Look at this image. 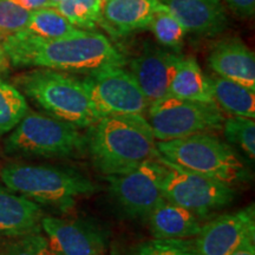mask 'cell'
<instances>
[{
    "instance_id": "obj_34",
    "label": "cell",
    "mask_w": 255,
    "mask_h": 255,
    "mask_svg": "<svg viewBox=\"0 0 255 255\" xmlns=\"http://www.w3.org/2000/svg\"><path fill=\"white\" fill-rule=\"evenodd\" d=\"M113 255H115V254H113Z\"/></svg>"
},
{
    "instance_id": "obj_2",
    "label": "cell",
    "mask_w": 255,
    "mask_h": 255,
    "mask_svg": "<svg viewBox=\"0 0 255 255\" xmlns=\"http://www.w3.org/2000/svg\"><path fill=\"white\" fill-rule=\"evenodd\" d=\"M87 149L105 176L126 173L159 155L148 120L141 115H110L89 127Z\"/></svg>"
},
{
    "instance_id": "obj_7",
    "label": "cell",
    "mask_w": 255,
    "mask_h": 255,
    "mask_svg": "<svg viewBox=\"0 0 255 255\" xmlns=\"http://www.w3.org/2000/svg\"><path fill=\"white\" fill-rule=\"evenodd\" d=\"M148 122L156 141H170L222 130L225 117L214 103L188 101L167 95L150 103Z\"/></svg>"
},
{
    "instance_id": "obj_4",
    "label": "cell",
    "mask_w": 255,
    "mask_h": 255,
    "mask_svg": "<svg viewBox=\"0 0 255 255\" xmlns=\"http://www.w3.org/2000/svg\"><path fill=\"white\" fill-rule=\"evenodd\" d=\"M8 189L38 205L68 209L79 197L97 190L94 182L77 170L52 165L9 164L0 173Z\"/></svg>"
},
{
    "instance_id": "obj_26",
    "label": "cell",
    "mask_w": 255,
    "mask_h": 255,
    "mask_svg": "<svg viewBox=\"0 0 255 255\" xmlns=\"http://www.w3.org/2000/svg\"><path fill=\"white\" fill-rule=\"evenodd\" d=\"M0 255H58L41 231L12 237L0 246Z\"/></svg>"
},
{
    "instance_id": "obj_6",
    "label": "cell",
    "mask_w": 255,
    "mask_h": 255,
    "mask_svg": "<svg viewBox=\"0 0 255 255\" xmlns=\"http://www.w3.org/2000/svg\"><path fill=\"white\" fill-rule=\"evenodd\" d=\"M8 133L4 149L13 156L62 158L83 154L87 149L79 128L49 114L28 110Z\"/></svg>"
},
{
    "instance_id": "obj_1",
    "label": "cell",
    "mask_w": 255,
    "mask_h": 255,
    "mask_svg": "<svg viewBox=\"0 0 255 255\" xmlns=\"http://www.w3.org/2000/svg\"><path fill=\"white\" fill-rule=\"evenodd\" d=\"M1 47L14 66L90 73L105 66L126 64L122 53L104 34L79 28L55 39H44L21 30L4 38Z\"/></svg>"
},
{
    "instance_id": "obj_12",
    "label": "cell",
    "mask_w": 255,
    "mask_h": 255,
    "mask_svg": "<svg viewBox=\"0 0 255 255\" xmlns=\"http://www.w3.org/2000/svg\"><path fill=\"white\" fill-rule=\"evenodd\" d=\"M254 239L255 212L252 205L202 225L194 245L197 255H229L246 241Z\"/></svg>"
},
{
    "instance_id": "obj_25",
    "label": "cell",
    "mask_w": 255,
    "mask_h": 255,
    "mask_svg": "<svg viewBox=\"0 0 255 255\" xmlns=\"http://www.w3.org/2000/svg\"><path fill=\"white\" fill-rule=\"evenodd\" d=\"M223 135L228 144L237 145L248 158L255 157V122L253 119L232 116L223 121Z\"/></svg>"
},
{
    "instance_id": "obj_31",
    "label": "cell",
    "mask_w": 255,
    "mask_h": 255,
    "mask_svg": "<svg viewBox=\"0 0 255 255\" xmlns=\"http://www.w3.org/2000/svg\"><path fill=\"white\" fill-rule=\"evenodd\" d=\"M255 240H248L229 255H255Z\"/></svg>"
},
{
    "instance_id": "obj_11",
    "label": "cell",
    "mask_w": 255,
    "mask_h": 255,
    "mask_svg": "<svg viewBox=\"0 0 255 255\" xmlns=\"http://www.w3.org/2000/svg\"><path fill=\"white\" fill-rule=\"evenodd\" d=\"M40 227L58 255H104L107 252V232L92 221L44 216Z\"/></svg>"
},
{
    "instance_id": "obj_21",
    "label": "cell",
    "mask_w": 255,
    "mask_h": 255,
    "mask_svg": "<svg viewBox=\"0 0 255 255\" xmlns=\"http://www.w3.org/2000/svg\"><path fill=\"white\" fill-rule=\"evenodd\" d=\"M27 111L24 95L0 76V136L11 132Z\"/></svg>"
},
{
    "instance_id": "obj_24",
    "label": "cell",
    "mask_w": 255,
    "mask_h": 255,
    "mask_svg": "<svg viewBox=\"0 0 255 255\" xmlns=\"http://www.w3.org/2000/svg\"><path fill=\"white\" fill-rule=\"evenodd\" d=\"M156 40L161 45L173 51H180L183 45L187 31L183 25L162 5L157 8L149 24Z\"/></svg>"
},
{
    "instance_id": "obj_8",
    "label": "cell",
    "mask_w": 255,
    "mask_h": 255,
    "mask_svg": "<svg viewBox=\"0 0 255 255\" xmlns=\"http://www.w3.org/2000/svg\"><path fill=\"white\" fill-rule=\"evenodd\" d=\"M82 81L100 119L110 115L144 116L150 105L131 72L123 66L95 70Z\"/></svg>"
},
{
    "instance_id": "obj_5",
    "label": "cell",
    "mask_w": 255,
    "mask_h": 255,
    "mask_svg": "<svg viewBox=\"0 0 255 255\" xmlns=\"http://www.w3.org/2000/svg\"><path fill=\"white\" fill-rule=\"evenodd\" d=\"M159 154L178 167L229 184L245 180L247 168L235 149L212 133L157 141Z\"/></svg>"
},
{
    "instance_id": "obj_14",
    "label": "cell",
    "mask_w": 255,
    "mask_h": 255,
    "mask_svg": "<svg viewBox=\"0 0 255 255\" xmlns=\"http://www.w3.org/2000/svg\"><path fill=\"white\" fill-rule=\"evenodd\" d=\"M187 32L214 36L227 25L221 0H159Z\"/></svg>"
},
{
    "instance_id": "obj_13",
    "label": "cell",
    "mask_w": 255,
    "mask_h": 255,
    "mask_svg": "<svg viewBox=\"0 0 255 255\" xmlns=\"http://www.w3.org/2000/svg\"><path fill=\"white\" fill-rule=\"evenodd\" d=\"M182 58L177 51L149 46L130 63V72L149 103L169 95L171 81Z\"/></svg>"
},
{
    "instance_id": "obj_29",
    "label": "cell",
    "mask_w": 255,
    "mask_h": 255,
    "mask_svg": "<svg viewBox=\"0 0 255 255\" xmlns=\"http://www.w3.org/2000/svg\"><path fill=\"white\" fill-rule=\"evenodd\" d=\"M235 13L241 17H251L255 11V0H226Z\"/></svg>"
},
{
    "instance_id": "obj_27",
    "label": "cell",
    "mask_w": 255,
    "mask_h": 255,
    "mask_svg": "<svg viewBox=\"0 0 255 255\" xmlns=\"http://www.w3.org/2000/svg\"><path fill=\"white\" fill-rule=\"evenodd\" d=\"M131 255H197L190 239H152L141 242Z\"/></svg>"
},
{
    "instance_id": "obj_17",
    "label": "cell",
    "mask_w": 255,
    "mask_h": 255,
    "mask_svg": "<svg viewBox=\"0 0 255 255\" xmlns=\"http://www.w3.org/2000/svg\"><path fill=\"white\" fill-rule=\"evenodd\" d=\"M43 209L38 203L0 184V237L41 231Z\"/></svg>"
},
{
    "instance_id": "obj_22",
    "label": "cell",
    "mask_w": 255,
    "mask_h": 255,
    "mask_svg": "<svg viewBox=\"0 0 255 255\" xmlns=\"http://www.w3.org/2000/svg\"><path fill=\"white\" fill-rule=\"evenodd\" d=\"M24 30L44 39H55L72 33L77 27L73 26L55 7H43L32 11Z\"/></svg>"
},
{
    "instance_id": "obj_23",
    "label": "cell",
    "mask_w": 255,
    "mask_h": 255,
    "mask_svg": "<svg viewBox=\"0 0 255 255\" xmlns=\"http://www.w3.org/2000/svg\"><path fill=\"white\" fill-rule=\"evenodd\" d=\"M104 0H62L55 6L73 26L92 31L100 23Z\"/></svg>"
},
{
    "instance_id": "obj_18",
    "label": "cell",
    "mask_w": 255,
    "mask_h": 255,
    "mask_svg": "<svg viewBox=\"0 0 255 255\" xmlns=\"http://www.w3.org/2000/svg\"><path fill=\"white\" fill-rule=\"evenodd\" d=\"M203 218L184 207L163 200L149 214V227L155 239H190L199 234Z\"/></svg>"
},
{
    "instance_id": "obj_33",
    "label": "cell",
    "mask_w": 255,
    "mask_h": 255,
    "mask_svg": "<svg viewBox=\"0 0 255 255\" xmlns=\"http://www.w3.org/2000/svg\"><path fill=\"white\" fill-rule=\"evenodd\" d=\"M47 1L50 2V4H51V6H52V7H55V6H56L57 4H58V2L62 1V0H47Z\"/></svg>"
},
{
    "instance_id": "obj_10",
    "label": "cell",
    "mask_w": 255,
    "mask_h": 255,
    "mask_svg": "<svg viewBox=\"0 0 255 255\" xmlns=\"http://www.w3.org/2000/svg\"><path fill=\"white\" fill-rule=\"evenodd\" d=\"M167 168L159 158H150L126 173L105 176L110 191L124 212L132 218H148L164 199L163 180Z\"/></svg>"
},
{
    "instance_id": "obj_32",
    "label": "cell",
    "mask_w": 255,
    "mask_h": 255,
    "mask_svg": "<svg viewBox=\"0 0 255 255\" xmlns=\"http://www.w3.org/2000/svg\"><path fill=\"white\" fill-rule=\"evenodd\" d=\"M7 62H8L7 57H6L4 50H2L1 45H0V71L7 68Z\"/></svg>"
},
{
    "instance_id": "obj_28",
    "label": "cell",
    "mask_w": 255,
    "mask_h": 255,
    "mask_svg": "<svg viewBox=\"0 0 255 255\" xmlns=\"http://www.w3.org/2000/svg\"><path fill=\"white\" fill-rule=\"evenodd\" d=\"M32 11L25 9L11 0H0V40L24 30Z\"/></svg>"
},
{
    "instance_id": "obj_30",
    "label": "cell",
    "mask_w": 255,
    "mask_h": 255,
    "mask_svg": "<svg viewBox=\"0 0 255 255\" xmlns=\"http://www.w3.org/2000/svg\"><path fill=\"white\" fill-rule=\"evenodd\" d=\"M14 4L28 11H36L43 7H52L47 0H11Z\"/></svg>"
},
{
    "instance_id": "obj_3",
    "label": "cell",
    "mask_w": 255,
    "mask_h": 255,
    "mask_svg": "<svg viewBox=\"0 0 255 255\" xmlns=\"http://www.w3.org/2000/svg\"><path fill=\"white\" fill-rule=\"evenodd\" d=\"M25 95L51 116L79 128L100 120L82 79L66 72L39 69L17 79Z\"/></svg>"
},
{
    "instance_id": "obj_15",
    "label": "cell",
    "mask_w": 255,
    "mask_h": 255,
    "mask_svg": "<svg viewBox=\"0 0 255 255\" xmlns=\"http://www.w3.org/2000/svg\"><path fill=\"white\" fill-rule=\"evenodd\" d=\"M159 6V0H104L98 24L111 36H128L148 27Z\"/></svg>"
},
{
    "instance_id": "obj_19",
    "label": "cell",
    "mask_w": 255,
    "mask_h": 255,
    "mask_svg": "<svg viewBox=\"0 0 255 255\" xmlns=\"http://www.w3.org/2000/svg\"><path fill=\"white\" fill-rule=\"evenodd\" d=\"M212 95L220 109L231 115L255 117V90L221 76L208 77Z\"/></svg>"
},
{
    "instance_id": "obj_9",
    "label": "cell",
    "mask_w": 255,
    "mask_h": 255,
    "mask_svg": "<svg viewBox=\"0 0 255 255\" xmlns=\"http://www.w3.org/2000/svg\"><path fill=\"white\" fill-rule=\"evenodd\" d=\"M167 168L163 180L164 199L206 218L208 213L233 202L232 186L178 167L159 154Z\"/></svg>"
},
{
    "instance_id": "obj_20",
    "label": "cell",
    "mask_w": 255,
    "mask_h": 255,
    "mask_svg": "<svg viewBox=\"0 0 255 255\" xmlns=\"http://www.w3.org/2000/svg\"><path fill=\"white\" fill-rule=\"evenodd\" d=\"M169 95L182 100L214 103L209 79L201 70L195 58H182L171 81Z\"/></svg>"
},
{
    "instance_id": "obj_16",
    "label": "cell",
    "mask_w": 255,
    "mask_h": 255,
    "mask_svg": "<svg viewBox=\"0 0 255 255\" xmlns=\"http://www.w3.org/2000/svg\"><path fill=\"white\" fill-rule=\"evenodd\" d=\"M208 63L218 76L255 90V57L241 40L227 39L216 44Z\"/></svg>"
}]
</instances>
